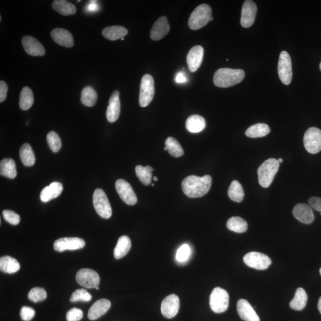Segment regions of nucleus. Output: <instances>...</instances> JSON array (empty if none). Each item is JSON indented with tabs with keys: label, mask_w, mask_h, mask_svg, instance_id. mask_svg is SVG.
I'll return each mask as SVG.
<instances>
[{
	"label": "nucleus",
	"mask_w": 321,
	"mask_h": 321,
	"mask_svg": "<svg viewBox=\"0 0 321 321\" xmlns=\"http://www.w3.org/2000/svg\"><path fill=\"white\" fill-rule=\"evenodd\" d=\"M47 141L52 151L57 153L61 148V141L58 134L51 131L47 135Z\"/></svg>",
	"instance_id": "nucleus-40"
},
{
	"label": "nucleus",
	"mask_w": 321,
	"mask_h": 321,
	"mask_svg": "<svg viewBox=\"0 0 321 321\" xmlns=\"http://www.w3.org/2000/svg\"><path fill=\"white\" fill-rule=\"evenodd\" d=\"M98 95L96 91L91 86H86L81 92V100L83 105L87 107H93L97 103Z\"/></svg>",
	"instance_id": "nucleus-36"
},
{
	"label": "nucleus",
	"mask_w": 321,
	"mask_h": 321,
	"mask_svg": "<svg viewBox=\"0 0 321 321\" xmlns=\"http://www.w3.org/2000/svg\"><path fill=\"white\" fill-rule=\"evenodd\" d=\"M212 183V178L210 175H206L204 177L190 175L182 182V189L189 198H199L206 195L209 192Z\"/></svg>",
	"instance_id": "nucleus-1"
},
{
	"label": "nucleus",
	"mask_w": 321,
	"mask_h": 321,
	"mask_svg": "<svg viewBox=\"0 0 321 321\" xmlns=\"http://www.w3.org/2000/svg\"><path fill=\"white\" fill-rule=\"evenodd\" d=\"M28 297L33 302H40L47 298V292L43 288L35 287L30 290Z\"/></svg>",
	"instance_id": "nucleus-41"
},
{
	"label": "nucleus",
	"mask_w": 321,
	"mask_h": 321,
	"mask_svg": "<svg viewBox=\"0 0 321 321\" xmlns=\"http://www.w3.org/2000/svg\"><path fill=\"white\" fill-rule=\"evenodd\" d=\"M51 37L59 46L70 48L74 46L72 35L66 29L56 28L51 32Z\"/></svg>",
	"instance_id": "nucleus-22"
},
{
	"label": "nucleus",
	"mask_w": 321,
	"mask_h": 321,
	"mask_svg": "<svg viewBox=\"0 0 321 321\" xmlns=\"http://www.w3.org/2000/svg\"><path fill=\"white\" fill-rule=\"evenodd\" d=\"M186 127L190 133H197L202 132L205 127V119L198 115H193L187 119Z\"/></svg>",
	"instance_id": "nucleus-29"
},
{
	"label": "nucleus",
	"mask_w": 321,
	"mask_h": 321,
	"mask_svg": "<svg viewBox=\"0 0 321 321\" xmlns=\"http://www.w3.org/2000/svg\"><path fill=\"white\" fill-rule=\"evenodd\" d=\"M247 266L257 270H266L272 263L268 256L258 252H250L243 257Z\"/></svg>",
	"instance_id": "nucleus-8"
},
{
	"label": "nucleus",
	"mask_w": 321,
	"mask_h": 321,
	"mask_svg": "<svg viewBox=\"0 0 321 321\" xmlns=\"http://www.w3.org/2000/svg\"><path fill=\"white\" fill-rule=\"evenodd\" d=\"M293 214L294 218L305 224H310L314 220L312 208L306 204H298L294 207Z\"/></svg>",
	"instance_id": "nucleus-20"
},
{
	"label": "nucleus",
	"mask_w": 321,
	"mask_h": 321,
	"mask_svg": "<svg viewBox=\"0 0 321 321\" xmlns=\"http://www.w3.org/2000/svg\"><path fill=\"white\" fill-rule=\"evenodd\" d=\"M204 58V49L196 46L190 50L187 55V63L191 72H195L200 67Z\"/></svg>",
	"instance_id": "nucleus-19"
},
{
	"label": "nucleus",
	"mask_w": 321,
	"mask_h": 321,
	"mask_svg": "<svg viewBox=\"0 0 321 321\" xmlns=\"http://www.w3.org/2000/svg\"><path fill=\"white\" fill-rule=\"evenodd\" d=\"M95 289H96V290H99V287H98H98H97L96 288H95Z\"/></svg>",
	"instance_id": "nucleus-55"
},
{
	"label": "nucleus",
	"mask_w": 321,
	"mask_h": 321,
	"mask_svg": "<svg viewBox=\"0 0 321 321\" xmlns=\"http://www.w3.org/2000/svg\"><path fill=\"white\" fill-rule=\"evenodd\" d=\"M154 180L155 181H158V178L157 177H154Z\"/></svg>",
	"instance_id": "nucleus-52"
},
{
	"label": "nucleus",
	"mask_w": 321,
	"mask_h": 321,
	"mask_svg": "<svg viewBox=\"0 0 321 321\" xmlns=\"http://www.w3.org/2000/svg\"><path fill=\"white\" fill-rule=\"evenodd\" d=\"M111 306V303L108 299H101L91 306L88 311V317L91 320L98 319L105 314Z\"/></svg>",
	"instance_id": "nucleus-23"
},
{
	"label": "nucleus",
	"mask_w": 321,
	"mask_h": 321,
	"mask_svg": "<svg viewBox=\"0 0 321 321\" xmlns=\"http://www.w3.org/2000/svg\"><path fill=\"white\" fill-rule=\"evenodd\" d=\"M63 190V186L59 182H53L49 186L45 187L40 193L42 202H47L58 197Z\"/></svg>",
	"instance_id": "nucleus-24"
},
{
	"label": "nucleus",
	"mask_w": 321,
	"mask_h": 321,
	"mask_svg": "<svg viewBox=\"0 0 321 321\" xmlns=\"http://www.w3.org/2000/svg\"><path fill=\"white\" fill-rule=\"evenodd\" d=\"M212 10L210 5L202 4L195 9L190 15L188 25L192 30H198L203 28L210 22Z\"/></svg>",
	"instance_id": "nucleus-4"
},
{
	"label": "nucleus",
	"mask_w": 321,
	"mask_h": 321,
	"mask_svg": "<svg viewBox=\"0 0 321 321\" xmlns=\"http://www.w3.org/2000/svg\"><path fill=\"white\" fill-rule=\"evenodd\" d=\"M35 311L34 309L28 306H23L20 310V317L25 321H31L35 317Z\"/></svg>",
	"instance_id": "nucleus-46"
},
{
	"label": "nucleus",
	"mask_w": 321,
	"mask_h": 321,
	"mask_svg": "<svg viewBox=\"0 0 321 321\" xmlns=\"http://www.w3.org/2000/svg\"><path fill=\"white\" fill-rule=\"evenodd\" d=\"M115 188L125 203L133 205L136 204L137 197L135 192L130 184L123 179H119L116 181Z\"/></svg>",
	"instance_id": "nucleus-13"
},
{
	"label": "nucleus",
	"mask_w": 321,
	"mask_h": 321,
	"mask_svg": "<svg viewBox=\"0 0 321 321\" xmlns=\"http://www.w3.org/2000/svg\"><path fill=\"white\" fill-rule=\"evenodd\" d=\"M309 206L314 210L321 213V198L318 197H311L308 200Z\"/></svg>",
	"instance_id": "nucleus-47"
},
{
	"label": "nucleus",
	"mask_w": 321,
	"mask_h": 321,
	"mask_svg": "<svg viewBox=\"0 0 321 321\" xmlns=\"http://www.w3.org/2000/svg\"><path fill=\"white\" fill-rule=\"evenodd\" d=\"M8 86L3 80L0 82V103H2L7 98Z\"/></svg>",
	"instance_id": "nucleus-48"
},
{
	"label": "nucleus",
	"mask_w": 321,
	"mask_h": 321,
	"mask_svg": "<svg viewBox=\"0 0 321 321\" xmlns=\"http://www.w3.org/2000/svg\"><path fill=\"white\" fill-rule=\"evenodd\" d=\"M213 20V18L212 17H211V19H210V21H211V20Z\"/></svg>",
	"instance_id": "nucleus-57"
},
{
	"label": "nucleus",
	"mask_w": 321,
	"mask_h": 321,
	"mask_svg": "<svg viewBox=\"0 0 321 321\" xmlns=\"http://www.w3.org/2000/svg\"><path fill=\"white\" fill-rule=\"evenodd\" d=\"M85 241L79 237H64L56 240L54 245V248L57 252H63L66 250H75L84 248Z\"/></svg>",
	"instance_id": "nucleus-12"
},
{
	"label": "nucleus",
	"mask_w": 321,
	"mask_h": 321,
	"mask_svg": "<svg viewBox=\"0 0 321 321\" xmlns=\"http://www.w3.org/2000/svg\"><path fill=\"white\" fill-rule=\"evenodd\" d=\"M318 310H319L321 314V296L320 297L319 300H318Z\"/></svg>",
	"instance_id": "nucleus-50"
},
{
	"label": "nucleus",
	"mask_w": 321,
	"mask_h": 321,
	"mask_svg": "<svg viewBox=\"0 0 321 321\" xmlns=\"http://www.w3.org/2000/svg\"><path fill=\"white\" fill-rule=\"evenodd\" d=\"M175 81L177 83H186L187 81V80L185 74L182 72V71L178 73L176 76H175Z\"/></svg>",
	"instance_id": "nucleus-49"
},
{
	"label": "nucleus",
	"mask_w": 321,
	"mask_h": 321,
	"mask_svg": "<svg viewBox=\"0 0 321 321\" xmlns=\"http://www.w3.org/2000/svg\"><path fill=\"white\" fill-rule=\"evenodd\" d=\"M132 243L129 237L123 236L119 238L114 251V257L117 260L123 258L129 253Z\"/></svg>",
	"instance_id": "nucleus-30"
},
{
	"label": "nucleus",
	"mask_w": 321,
	"mask_h": 321,
	"mask_svg": "<svg viewBox=\"0 0 321 321\" xmlns=\"http://www.w3.org/2000/svg\"><path fill=\"white\" fill-rule=\"evenodd\" d=\"M237 310L241 318L245 321H260V317L248 300L240 299L237 303Z\"/></svg>",
	"instance_id": "nucleus-21"
},
{
	"label": "nucleus",
	"mask_w": 321,
	"mask_h": 321,
	"mask_svg": "<svg viewBox=\"0 0 321 321\" xmlns=\"http://www.w3.org/2000/svg\"><path fill=\"white\" fill-rule=\"evenodd\" d=\"M278 161L279 163H282V162H283V160H282V159H279L278 160Z\"/></svg>",
	"instance_id": "nucleus-51"
},
{
	"label": "nucleus",
	"mask_w": 321,
	"mask_h": 321,
	"mask_svg": "<svg viewBox=\"0 0 321 321\" xmlns=\"http://www.w3.org/2000/svg\"><path fill=\"white\" fill-rule=\"evenodd\" d=\"M170 30L167 18L160 17L154 23L150 32V37L153 41H159L164 38Z\"/></svg>",
	"instance_id": "nucleus-18"
},
{
	"label": "nucleus",
	"mask_w": 321,
	"mask_h": 321,
	"mask_svg": "<svg viewBox=\"0 0 321 321\" xmlns=\"http://www.w3.org/2000/svg\"><path fill=\"white\" fill-rule=\"evenodd\" d=\"M320 275L321 276V268L320 269Z\"/></svg>",
	"instance_id": "nucleus-56"
},
{
	"label": "nucleus",
	"mask_w": 321,
	"mask_h": 321,
	"mask_svg": "<svg viewBox=\"0 0 321 321\" xmlns=\"http://www.w3.org/2000/svg\"><path fill=\"white\" fill-rule=\"evenodd\" d=\"M245 73L241 69L222 68L217 70L213 77L214 84L219 88H228L242 82Z\"/></svg>",
	"instance_id": "nucleus-2"
},
{
	"label": "nucleus",
	"mask_w": 321,
	"mask_h": 321,
	"mask_svg": "<svg viewBox=\"0 0 321 321\" xmlns=\"http://www.w3.org/2000/svg\"><path fill=\"white\" fill-rule=\"evenodd\" d=\"M257 8L254 1L247 0L243 3L240 23L243 28H248L254 24Z\"/></svg>",
	"instance_id": "nucleus-16"
},
{
	"label": "nucleus",
	"mask_w": 321,
	"mask_h": 321,
	"mask_svg": "<svg viewBox=\"0 0 321 321\" xmlns=\"http://www.w3.org/2000/svg\"><path fill=\"white\" fill-rule=\"evenodd\" d=\"M228 230L237 233H245L248 230V225L245 219L239 216L232 217L227 223Z\"/></svg>",
	"instance_id": "nucleus-35"
},
{
	"label": "nucleus",
	"mask_w": 321,
	"mask_h": 321,
	"mask_svg": "<svg viewBox=\"0 0 321 321\" xmlns=\"http://www.w3.org/2000/svg\"><path fill=\"white\" fill-rule=\"evenodd\" d=\"M34 101V94L31 89L27 86L24 87L21 91L20 95V108L23 111H27L31 108Z\"/></svg>",
	"instance_id": "nucleus-34"
},
{
	"label": "nucleus",
	"mask_w": 321,
	"mask_h": 321,
	"mask_svg": "<svg viewBox=\"0 0 321 321\" xmlns=\"http://www.w3.org/2000/svg\"><path fill=\"white\" fill-rule=\"evenodd\" d=\"M180 299L176 294H171L163 299L160 305V311L166 318H172L179 311Z\"/></svg>",
	"instance_id": "nucleus-14"
},
{
	"label": "nucleus",
	"mask_w": 321,
	"mask_h": 321,
	"mask_svg": "<svg viewBox=\"0 0 321 321\" xmlns=\"http://www.w3.org/2000/svg\"><path fill=\"white\" fill-rule=\"evenodd\" d=\"M0 174L2 176L14 179L17 176V172L16 163L14 160L6 158L0 163Z\"/></svg>",
	"instance_id": "nucleus-27"
},
{
	"label": "nucleus",
	"mask_w": 321,
	"mask_h": 321,
	"mask_svg": "<svg viewBox=\"0 0 321 321\" xmlns=\"http://www.w3.org/2000/svg\"><path fill=\"white\" fill-rule=\"evenodd\" d=\"M210 305L211 310L217 314L227 311L229 306L227 291L220 287L214 288L210 294Z\"/></svg>",
	"instance_id": "nucleus-6"
},
{
	"label": "nucleus",
	"mask_w": 321,
	"mask_h": 321,
	"mask_svg": "<svg viewBox=\"0 0 321 321\" xmlns=\"http://www.w3.org/2000/svg\"><path fill=\"white\" fill-rule=\"evenodd\" d=\"M2 215L4 218L11 225H17L20 222V217L13 211L5 210L3 211Z\"/></svg>",
	"instance_id": "nucleus-43"
},
{
	"label": "nucleus",
	"mask_w": 321,
	"mask_h": 321,
	"mask_svg": "<svg viewBox=\"0 0 321 321\" xmlns=\"http://www.w3.org/2000/svg\"><path fill=\"white\" fill-rule=\"evenodd\" d=\"M121 112V103L120 92L118 90L113 92L109 101V105L107 107L106 117L110 123H114L120 117Z\"/></svg>",
	"instance_id": "nucleus-15"
},
{
	"label": "nucleus",
	"mask_w": 321,
	"mask_h": 321,
	"mask_svg": "<svg viewBox=\"0 0 321 321\" xmlns=\"http://www.w3.org/2000/svg\"><path fill=\"white\" fill-rule=\"evenodd\" d=\"M21 160L24 165L31 166L35 164V157L31 146L29 144H24L20 150Z\"/></svg>",
	"instance_id": "nucleus-33"
},
{
	"label": "nucleus",
	"mask_w": 321,
	"mask_h": 321,
	"mask_svg": "<svg viewBox=\"0 0 321 321\" xmlns=\"http://www.w3.org/2000/svg\"><path fill=\"white\" fill-rule=\"evenodd\" d=\"M228 195L232 201L236 202H241L243 201L244 193L243 187L239 181H232L228 190Z\"/></svg>",
	"instance_id": "nucleus-37"
},
{
	"label": "nucleus",
	"mask_w": 321,
	"mask_h": 321,
	"mask_svg": "<svg viewBox=\"0 0 321 321\" xmlns=\"http://www.w3.org/2000/svg\"><path fill=\"white\" fill-rule=\"evenodd\" d=\"M52 7L62 16H70L76 13L75 5L65 0H55L53 2Z\"/></svg>",
	"instance_id": "nucleus-28"
},
{
	"label": "nucleus",
	"mask_w": 321,
	"mask_h": 321,
	"mask_svg": "<svg viewBox=\"0 0 321 321\" xmlns=\"http://www.w3.org/2000/svg\"><path fill=\"white\" fill-rule=\"evenodd\" d=\"M154 169L150 166H146L145 167L138 165L135 168L136 174L140 181L145 186L150 185L152 179V172Z\"/></svg>",
	"instance_id": "nucleus-38"
},
{
	"label": "nucleus",
	"mask_w": 321,
	"mask_h": 321,
	"mask_svg": "<svg viewBox=\"0 0 321 321\" xmlns=\"http://www.w3.org/2000/svg\"><path fill=\"white\" fill-rule=\"evenodd\" d=\"M83 317V311L78 308H72L67 312L66 318L67 321H79Z\"/></svg>",
	"instance_id": "nucleus-45"
},
{
	"label": "nucleus",
	"mask_w": 321,
	"mask_h": 321,
	"mask_svg": "<svg viewBox=\"0 0 321 321\" xmlns=\"http://www.w3.org/2000/svg\"><path fill=\"white\" fill-rule=\"evenodd\" d=\"M190 254V248L188 245L184 244L178 249L176 254V260L180 263L188 260Z\"/></svg>",
	"instance_id": "nucleus-44"
},
{
	"label": "nucleus",
	"mask_w": 321,
	"mask_h": 321,
	"mask_svg": "<svg viewBox=\"0 0 321 321\" xmlns=\"http://www.w3.org/2000/svg\"><path fill=\"white\" fill-rule=\"evenodd\" d=\"M155 94L154 81L150 74H145L142 77L140 86L139 104L146 107L153 100Z\"/></svg>",
	"instance_id": "nucleus-7"
},
{
	"label": "nucleus",
	"mask_w": 321,
	"mask_h": 321,
	"mask_svg": "<svg viewBox=\"0 0 321 321\" xmlns=\"http://www.w3.org/2000/svg\"><path fill=\"white\" fill-rule=\"evenodd\" d=\"M127 34V29L121 26L107 27L102 31L103 37L111 41H115L119 40V39H122L125 36H126Z\"/></svg>",
	"instance_id": "nucleus-26"
},
{
	"label": "nucleus",
	"mask_w": 321,
	"mask_h": 321,
	"mask_svg": "<svg viewBox=\"0 0 321 321\" xmlns=\"http://www.w3.org/2000/svg\"><path fill=\"white\" fill-rule=\"evenodd\" d=\"M151 186H154V184L153 183H152V184H151Z\"/></svg>",
	"instance_id": "nucleus-59"
},
{
	"label": "nucleus",
	"mask_w": 321,
	"mask_h": 321,
	"mask_svg": "<svg viewBox=\"0 0 321 321\" xmlns=\"http://www.w3.org/2000/svg\"><path fill=\"white\" fill-rule=\"evenodd\" d=\"M121 40H124V38H122Z\"/></svg>",
	"instance_id": "nucleus-60"
},
{
	"label": "nucleus",
	"mask_w": 321,
	"mask_h": 321,
	"mask_svg": "<svg viewBox=\"0 0 321 321\" xmlns=\"http://www.w3.org/2000/svg\"><path fill=\"white\" fill-rule=\"evenodd\" d=\"M22 43L24 49L29 55L41 56L46 54V50L43 45L31 36L26 35L23 37Z\"/></svg>",
	"instance_id": "nucleus-17"
},
{
	"label": "nucleus",
	"mask_w": 321,
	"mask_h": 321,
	"mask_svg": "<svg viewBox=\"0 0 321 321\" xmlns=\"http://www.w3.org/2000/svg\"><path fill=\"white\" fill-rule=\"evenodd\" d=\"M76 279L77 283L86 288H95L100 282V276L98 273L88 268L79 270L77 273Z\"/></svg>",
	"instance_id": "nucleus-11"
},
{
	"label": "nucleus",
	"mask_w": 321,
	"mask_h": 321,
	"mask_svg": "<svg viewBox=\"0 0 321 321\" xmlns=\"http://www.w3.org/2000/svg\"><path fill=\"white\" fill-rule=\"evenodd\" d=\"M165 145L168 147L169 154L172 157L178 158L183 156V149L176 139L169 137L166 140Z\"/></svg>",
	"instance_id": "nucleus-39"
},
{
	"label": "nucleus",
	"mask_w": 321,
	"mask_h": 321,
	"mask_svg": "<svg viewBox=\"0 0 321 321\" xmlns=\"http://www.w3.org/2000/svg\"><path fill=\"white\" fill-rule=\"evenodd\" d=\"M92 299V296L85 289H77L72 294L70 297V301L72 302L82 301L89 302Z\"/></svg>",
	"instance_id": "nucleus-42"
},
{
	"label": "nucleus",
	"mask_w": 321,
	"mask_h": 321,
	"mask_svg": "<svg viewBox=\"0 0 321 321\" xmlns=\"http://www.w3.org/2000/svg\"><path fill=\"white\" fill-rule=\"evenodd\" d=\"M92 201L95 211L101 218L107 219L111 218L112 215L111 204L102 189H95Z\"/></svg>",
	"instance_id": "nucleus-5"
},
{
	"label": "nucleus",
	"mask_w": 321,
	"mask_h": 321,
	"mask_svg": "<svg viewBox=\"0 0 321 321\" xmlns=\"http://www.w3.org/2000/svg\"><path fill=\"white\" fill-rule=\"evenodd\" d=\"M308 295L302 288H298L294 294V298L290 303L291 309L296 311H302L304 309L307 303Z\"/></svg>",
	"instance_id": "nucleus-31"
},
{
	"label": "nucleus",
	"mask_w": 321,
	"mask_h": 321,
	"mask_svg": "<svg viewBox=\"0 0 321 321\" xmlns=\"http://www.w3.org/2000/svg\"><path fill=\"white\" fill-rule=\"evenodd\" d=\"M164 150L165 151H168V147L165 146V147L164 148Z\"/></svg>",
	"instance_id": "nucleus-53"
},
{
	"label": "nucleus",
	"mask_w": 321,
	"mask_h": 321,
	"mask_svg": "<svg viewBox=\"0 0 321 321\" xmlns=\"http://www.w3.org/2000/svg\"><path fill=\"white\" fill-rule=\"evenodd\" d=\"M20 265L19 262L10 256H4L0 258V269L1 271L9 274L19 271Z\"/></svg>",
	"instance_id": "nucleus-25"
},
{
	"label": "nucleus",
	"mask_w": 321,
	"mask_h": 321,
	"mask_svg": "<svg viewBox=\"0 0 321 321\" xmlns=\"http://www.w3.org/2000/svg\"><path fill=\"white\" fill-rule=\"evenodd\" d=\"M304 147L311 154H317L321 150V130L316 127H310L303 137Z\"/></svg>",
	"instance_id": "nucleus-9"
},
{
	"label": "nucleus",
	"mask_w": 321,
	"mask_h": 321,
	"mask_svg": "<svg viewBox=\"0 0 321 321\" xmlns=\"http://www.w3.org/2000/svg\"><path fill=\"white\" fill-rule=\"evenodd\" d=\"M320 70L321 71V63L320 64Z\"/></svg>",
	"instance_id": "nucleus-54"
},
{
	"label": "nucleus",
	"mask_w": 321,
	"mask_h": 321,
	"mask_svg": "<svg viewBox=\"0 0 321 321\" xmlns=\"http://www.w3.org/2000/svg\"><path fill=\"white\" fill-rule=\"evenodd\" d=\"M270 132V127L266 124L258 123L253 125L246 130L245 135L251 138H261Z\"/></svg>",
	"instance_id": "nucleus-32"
},
{
	"label": "nucleus",
	"mask_w": 321,
	"mask_h": 321,
	"mask_svg": "<svg viewBox=\"0 0 321 321\" xmlns=\"http://www.w3.org/2000/svg\"><path fill=\"white\" fill-rule=\"evenodd\" d=\"M1 19H2L1 16H0V21H1Z\"/></svg>",
	"instance_id": "nucleus-58"
},
{
	"label": "nucleus",
	"mask_w": 321,
	"mask_h": 321,
	"mask_svg": "<svg viewBox=\"0 0 321 321\" xmlns=\"http://www.w3.org/2000/svg\"><path fill=\"white\" fill-rule=\"evenodd\" d=\"M278 76L283 84H290L292 79V65L289 54L282 51L279 55L278 65Z\"/></svg>",
	"instance_id": "nucleus-10"
},
{
	"label": "nucleus",
	"mask_w": 321,
	"mask_h": 321,
	"mask_svg": "<svg viewBox=\"0 0 321 321\" xmlns=\"http://www.w3.org/2000/svg\"><path fill=\"white\" fill-rule=\"evenodd\" d=\"M279 168L278 160L268 159L258 169V182L260 186L267 188L272 184Z\"/></svg>",
	"instance_id": "nucleus-3"
},
{
	"label": "nucleus",
	"mask_w": 321,
	"mask_h": 321,
	"mask_svg": "<svg viewBox=\"0 0 321 321\" xmlns=\"http://www.w3.org/2000/svg\"><path fill=\"white\" fill-rule=\"evenodd\" d=\"M320 215H321V213H320Z\"/></svg>",
	"instance_id": "nucleus-61"
}]
</instances>
